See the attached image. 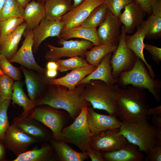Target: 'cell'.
I'll use <instances>...</instances> for the list:
<instances>
[{"label":"cell","mask_w":161,"mask_h":161,"mask_svg":"<svg viewBox=\"0 0 161 161\" xmlns=\"http://www.w3.org/2000/svg\"><path fill=\"white\" fill-rule=\"evenodd\" d=\"M152 122L154 126L156 128H161V117L156 114L152 115Z\"/></svg>","instance_id":"cell-46"},{"label":"cell","mask_w":161,"mask_h":161,"mask_svg":"<svg viewBox=\"0 0 161 161\" xmlns=\"http://www.w3.org/2000/svg\"><path fill=\"white\" fill-rule=\"evenodd\" d=\"M106 0H85L79 6L73 8L61 19L65 27L80 26L91 12Z\"/></svg>","instance_id":"cell-14"},{"label":"cell","mask_w":161,"mask_h":161,"mask_svg":"<svg viewBox=\"0 0 161 161\" xmlns=\"http://www.w3.org/2000/svg\"><path fill=\"white\" fill-rule=\"evenodd\" d=\"M55 157L53 148L50 143L44 144L40 148L27 151L13 161H48Z\"/></svg>","instance_id":"cell-29"},{"label":"cell","mask_w":161,"mask_h":161,"mask_svg":"<svg viewBox=\"0 0 161 161\" xmlns=\"http://www.w3.org/2000/svg\"><path fill=\"white\" fill-rule=\"evenodd\" d=\"M11 100L13 104H17L22 108L24 112L22 114H27L34 108V101L26 95L19 81L14 82Z\"/></svg>","instance_id":"cell-31"},{"label":"cell","mask_w":161,"mask_h":161,"mask_svg":"<svg viewBox=\"0 0 161 161\" xmlns=\"http://www.w3.org/2000/svg\"><path fill=\"white\" fill-rule=\"evenodd\" d=\"M154 114H156L161 117V105L154 108L149 107L147 112V114L150 116Z\"/></svg>","instance_id":"cell-47"},{"label":"cell","mask_w":161,"mask_h":161,"mask_svg":"<svg viewBox=\"0 0 161 161\" xmlns=\"http://www.w3.org/2000/svg\"><path fill=\"white\" fill-rule=\"evenodd\" d=\"M115 99L117 117L123 123L148 121L149 116L147 112L149 106L143 90L132 86L127 88L119 87Z\"/></svg>","instance_id":"cell-2"},{"label":"cell","mask_w":161,"mask_h":161,"mask_svg":"<svg viewBox=\"0 0 161 161\" xmlns=\"http://www.w3.org/2000/svg\"><path fill=\"white\" fill-rule=\"evenodd\" d=\"M126 34L123 25L117 49L112 54L110 59L112 76L116 80L121 72L128 71L132 69L137 57L126 44L125 37Z\"/></svg>","instance_id":"cell-9"},{"label":"cell","mask_w":161,"mask_h":161,"mask_svg":"<svg viewBox=\"0 0 161 161\" xmlns=\"http://www.w3.org/2000/svg\"><path fill=\"white\" fill-rule=\"evenodd\" d=\"M56 62L58 65L57 70L64 72L90 65L84 58L76 56L65 59H58Z\"/></svg>","instance_id":"cell-34"},{"label":"cell","mask_w":161,"mask_h":161,"mask_svg":"<svg viewBox=\"0 0 161 161\" xmlns=\"http://www.w3.org/2000/svg\"><path fill=\"white\" fill-rule=\"evenodd\" d=\"M20 69L24 77L29 98L34 101L44 92L48 84L49 78L45 74L29 69L22 66Z\"/></svg>","instance_id":"cell-18"},{"label":"cell","mask_w":161,"mask_h":161,"mask_svg":"<svg viewBox=\"0 0 161 161\" xmlns=\"http://www.w3.org/2000/svg\"><path fill=\"white\" fill-rule=\"evenodd\" d=\"M6 0H0V11L2 8Z\"/></svg>","instance_id":"cell-54"},{"label":"cell","mask_w":161,"mask_h":161,"mask_svg":"<svg viewBox=\"0 0 161 161\" xmlns=\"http://www.w3.org/2000/svg\"><path fill=\"white\" fill-rule=\"evenodd\" d=\"M58 43L62 46L58 47L46 44L49 49L44 56L47 60L56 61L62 57L76 56L84 58L85 52L94 46L92 42L83 39L66 40L60 38Z\"/></svg>","instance_id":"cell-7"},{"label":"cell","mask_w":161,"mask_h":161,"mask_svg":"<svg viewBox=\"0 0 161 161\" xmlns=\"http://www.w3.org/2000/svg\"><path fill=\"white\" fill-rule=\"evenodd\" d=\"M120 128L110 129L94 134L90 147L101 151H112L128 143L125 138L119 134Z\"/></svg>","instance_id":"cell-12"},{"label":"cell","mask_w":161,"mask_h":161,"mask_svg":"<svg viewBox=\"0 0 161 161\" xmlns=\"http://www.w3.org/2000/svg\"><path fill=\"white\" fill-rule=\"evenodd\" d=\"M148 29L145 39H157L161 37V17L151 14L146 20Z\"/></svg>","instance_id":"cell-35"},{"label":"cell","mask_w":161,"mask_h":161,"mask_svg":"<svg viewBox=\"0 0 161 161\" xmlns=\"http://www.w3.org/2000/svg\"><path fill=\"white\" fill-rule=\"evenodd\" d=\"M118 44L111 45L101 44L95 45L84 54L86 60L91 65L97 67L100 61L106 55L114 52Z\"/></svg>","instance_id":"cell-30"},{"label":"cell","mask_w":161,"mask_h":161,"mask_svg":"<svg viewBox=\"0 0 161 161\" xmlns=\"http://www.w3.org/2000/svg\"><path fill=\"white\" fill-rule=\"evenodd\" d=\"M1 70V67H0V72Z\"/></svg>","instance_id":"cell-56"},{"label":"cell","mask_w":161,"mask_h":161,"mask_svg":"<svg viewBox=\"0 0 161 161\" xmlns=\"http://www.w3.org/2000/svg\"><path fill=\"white\" fill-rule=\"evenodd\" d=\"M64 27L61 21H52L46 18L43 19L39 25L33 30V52L36 53L41 43L47 38L55 36L59 38Z\"/></svg>","instance_id":"cell-17"},{"label":"cell","mask_w":161,"mask_h":161,"mask_svg":"<svg viewBox=\"0 0 161 161\" xmlns=\"http://www.w3.org/2000/svg\"><path fill=\"white\" fill-rule=\"evenodd\" d=\"M139 4L149 15L152 13L151 9L152 0H134Z\"/></svg>","instance_id":"cell-45"},{"label":"cell","mask_w":161,"mask_h":161,"mask_svg":"<svg viewBox=\"0 0 161 161\" xmlns=\"http://www.w3.org/2000/svg\"><path fill=\"white\" fill-rule=\"evenodd\" d=\"M107 10V7L105 2L95 8L80 26L89 28H96L105 18Z\"/></svg>","instance_id":"cell-32"},{"label":"cell","mask_w":161,"mask_h":161,"mask_svg":"<svg viewBox=\"0 0 161 161\" xmlns=\"http://www.w3.org/2000/svg\"><path fill=\"white\" fill-rule=\"evenodd\" d=\"M112 53L105 55L100 61L95 69L81 80L77 85L86 84L92 80H99L108 86H112L117 83L112 75V68L110 63Z\"/></svg>","instance_id":"cell-22"},{"label":"cell","mask_w":161,"mask_h":161,"mask_svg":"<svg viewBox=\"0 0 161 161\" xmlns=\"http://www.w3.org/2000/svg\"><path fill=\"white\" fill-rule=\"evenodd\" d=\"M121 23L119 18L108 8L105 18L97 29L99 38L103 44H117L120 35Z\"/></svg>","instance_id":"cell-15"},{"label":"cell","mask_w":161,"mask_h":161,"mask_svg":"<svg viewBox=\"0 0 161 161\" xmlns=\"http://www.w3.org/2000/svg\"><path fill=\"white\" fill-rule=\"evenodd\" d=\"M117 80L118 85L123 88L131 85L143 90L147 89L157 101L160 100L161 81L151 77L144 62L138 57L132 69L121 72Z\"/></svg>","instance_id":"cell-3"},{"label":"cell","mask_w":161,"mask_h":161,"mask_svg":"<svg viewBox=\"0 0 161 161\" xmlns=\"http://www.w3.org/2000/svg\"><path fill=\"white\" fill-rule=\"evenodd\" d=\"M86 153L92 161H104L100 150L90 148Z\"/></svg>","instance_id":"cell-43"},{"label":"cell","mask_w":161,"mask_h":161,"mask_svg":"<svg viewBox=\"0 0 161 161\" xmlns=\"http://www.w3.org/2000/svg\"><path fill=\"white\" fill-rule=\"evenodd\" d=\"M0 67L5 74L14 80L19 81L21 79L22 74L20 69L12 65L2 54H0Z\"/></svg>","instance_id":"cell-38"},{"label":"cell","mask_w":161,"mask_h":161,"mask_svg":"<svg viewBox=\"0 0 161 161\" xmlns=\"http://www.w3.org/2000/svg\"><path fill=\"white\" fill-rule=\"evenodd\" d=\"M155 128L156 130V145H161V128L155 127Z\"/></svg>","instance_id":"cell-49"},{"label":"cell","mask_w":161,"mask_h":161,"mask_svg":"<svg viewBox=\"0 0 161 161\" xmlns=\"http://www.w3.org/2000/svg\"><path fill=\"white\" fill-rule=\"evenodd\" d=\"M151 7L152 14L161 17V0H152Z\"/></svg>","instance_id":"cell-44"},{"label":"cell","mask_w":161,"mask_h":161,"mask_svg":"<svg viewBox=\"0 0 161 161\" xmlns=\"http://www.w3.org/2000/svg\"><path fill=\"white\" fill-rule=\"evenodd\" d=\"M87 119L89 129L94 134L110 129L120 128L123 123L116 116L99 114L90 107L87 108Z\"/></svg>","instance_id":"cell-16"},{"label":"cell","mask_w":161,"mask_h":161,"mask_svg":"<svg viewBox=\"0 0 161 161\" xmlns=\"http://www.w3.org/2000/svg\"><path fill=\"white\" fill-rule=\"evenodd\" d=\"M37 1L44 3L47 0H36Z\"/></svg>","instance_id":"cell-55"},{"label":"cell","mask_w":161,"mask_h":161,"mask_svg":"<svg viewBox=\"0 0 161 161\" xmlns=\"http://www.w3.org/2000/svg\"><path fill=\"white\" fill-rule=\"evenodd\" d=\"M96 68L91 65L72 70L65 75L58 78H48V84L60 85L69 90L74 89L78 84Z\"/></svg>","instance_id":"cell-24"},{"label":"cell","mask_w":161,"mask_h":161,"mask_svg":"<svg viewBox=\"0 0 161 161\" xmlns=\"http://www.w3.org/2000/svg\"><path fill=\"white\" fill-rule=\"evenodd\" d=\"M5 147L1 140H0V161L5 160Z\"/></svg>","instance_id":"cell-51"},{"label":"cell","mask_w":161,"mask_h":161,"mask_svg":"<svg viewBox=\"0 0 161 161\" xmlns=\"http://www.w3.org/2000/svg\"><path fill=\"white\" fill-rule=\"evenodd\" d=\"M144 49L151 55L152 60L157 64L161 61V48L157 46L144 43Z\"/></svg>","instance_id":"cell-41"},{"label":"cell","mask_w":161,"mask_h":161,"mask_svg":"<svg viewBox=\"0 0 161 161\" xmlns=\"http://www.w3.org/2000/svg\"><path fill=\"white\" fill-rule=\"evenodd\" d=\"M58 65L56 61H49L46 65L47 69L57 70Z\"/></svg>","instance_id":"cell-50"},{"label":"cell","mask_w":161,"mask_h":161,"mask_svg":"<svg viewBox=\"0 0 161 161\" xmlns=\"http://www.w3.org/2000/svg\"><path fill=\"white\" fill-rule=\"evenodd\" d=\"M137 28V31L133 35H130L126 34L125 37L126 44L138 57L142 60L147 66L151 77L155 78V74L152 67L147 62L143 54L144 40L148 29L146 20H143Z\"/></svg>","instance_id":"cell-19"},{"label":"cell","mask_w":161,"mask_h":161,"mask_svg":"<svg viewBox=\"0 0 161 161\" xmlns=\"http://www.w3.org/2000/svg\"><path fill=\"white\" fill-rule=\"evenodd\" d=\"M124 9L119 18L126 33L131 34L143 21L147 13L135 1L126 6Z\"/></svg>","instance_id":"cell-20"},{"label":"cell","mask_w":161,"mask_h":161,"mask_svg":"<svg viewBox=\"0 0 161 161\" xmlns=\"http://www.w3.org/2000/svg\"><path fill=\"white\" fill-rule=\"evenodd\" d=\"M44 3L32 0L24 8L23 18L27 30H33L45 18Z\"/></svg>","instance_id":"cell-26"},{"label":"cell","mask_w":161,"mask_h":161,"mask_svg":"<svg viewBox=\"0 0 161 161\" xmlns=\"http://www.w3.org/2000/svg\"><path fill=\"white\" fill-rule=\"evenodd\" d=\"M49 142L53 148L55 158L59 161H83L89 157L86 152L76 151L61 140L52 138Z\"/></svg>","instance_id":"cell-23"},{"label":"cell","mask_w":161,"mask_h":161,"mask_svg":"<svg viewBox=\"0 0 161 161\" xmlns=\"http://www.w3.org/2000/svg\"><path fill=\"white\" fill-rule=\"evenodd\" d=\"M82 109L79 115L69 126L62 129L59 139L74 145L82 152H86L91 148L94 134L87 119V108Z\"/></svg>","instance_id":"cell-6"},{"label":"cell","mask_w":161,"mask_h":161,"mask_svg":"<svg viewBox=\"0 0 161 161\" xmlns=\"http://www.w3.org/2000/svg\"><path fill=\"white\" fill-rule=\"evenodd\" d=\"M150 161H161V145H156L146 154Z\"/></svg>","instance_id":"cell-42"},{"label":"cell","mask_w":161,"mask_h":161,"mask_svg":"<svg viewBox=\"0 0 161 161\" xmlns=\"http://www.w3.org/2000/svg\"><path fill=\"white\" fill-rule=\"evenodd\" d=\"M24 22L22 17H14L0 21V40L13 32Z\"/></svg>","instance_id":"cell-37"},{"label":"cell","mask_w":161,"mask_h":161,"mask_svg":"<svg viewBox=\"0 0 161 161\" xmlns=\"http://www.w3.org/2000/svg\"><path fill=\"white\" fill-rule=\"evenodd\" d=\"M14 80L5 74L1 70L0 72V103L11 100Z\"/></svg>","instance_id":"cell-36"},{"label":"cell","mask_w":161,"mask_h":161,"mask_svg":"<svg viewBox=\"0 0 161 161\" xmlns=\"http://www.w3.org/2000/svg\"><path fill=\"white\" fill-rule=\"evenodd\" d=\"M24 10L17 0H6L0 11V21L12 17H23Z\"/></svg>","instance_id":"cell-33"},{"label":"cell","mask_w":161,"mask_h":161,"mask_svg":"<svg viewBox=\"0 0 161 161\" xmlns=\"http://www.w3.org/2000/svg\"><path fill=\"white\" fill-rule=\"evenodd\" d=\"M13 123L24 132L41 142L49 141L53 134L42 123L28 114H21L14 118Z\"/></svg>","instance_id":"cell-13"},{"label":"cell","mask_w":161,"mask_h":161,"mask_svg":"<svg viewBox=\"0 0 161 161\" xmlns=\"http://www.w3.org/2000/svg\"><path fill=\"white\" fill-rule=\"evenodd\" d=\"M1 105V104H0V106Z\"/></svg>","instance_id":"cell-57"},{"label":"cell","mask_w":161,"mask_h":161,"mask_svg":"<svg viewBox=\"0 0 161 161\" xmlns=\"http://www.w3.org/2000/svg\"><path fill=\"white\" fill-rule=\"evenodd\" d=\"M73 8L71 0H47L44 4L45 18L61 21L63 16Z\"/></svg>","instance_id":"cell-28"},{"label":"cell","mask_w":161,"mask_h":161,"mask_svg":"<svg viewBox=\"0 0 161 161\" xmlns=\"http://www.w3.org/2000/svg\"><path fill=\"white\" fill-rule=\"evenodd\" d=\"M118 84L108 86L99 80H92L86 83L80 95L81 98L88 101L94 109L106 111L116 116L115 97Z\"/></svg>","instance_id":"cell-4"},{"label":"cell","mask_w":161,"mask_h":161,"mask_svg":"<svg viewBox=\"0 0 161 161\" xmlns=\"http://www.w3.org/2000/svg\"><path fill=\"white\" fill-rule=\"evenodd\" d=\"M38 106L34 108L27 114L49 129L52 133L53 138L59 139L66 123L65 115L59 109L48 105Z\"/></svg>","instance_id":"cell-8"},{"label":"cell","mask_w":161,"mask_h":161,"mask_svg":"<svg viewBox=\"0 0 161 161\" xmlns=\"http://www.w3.org/2000/svg\"><path fill=\"white\" fill-rule=\"evenodd\" d=\"M156 133L155 127L147 120L123 123L119 132L128 142L146 154L156 145Z\"/></svg>","instance_id":"cell-5"},{"label":"cell","mask_w":161,"mask_h":161,"mask_svg":"<svg viewBox=\"0 0 161 161\" xmlns=\"http://www.w3.org/2000/svg\"><path fill=\"white\" fill-rule=\"evenodd\" d=\"M73 3L72 5L73 8L81 4L85 0H73Z\"/></svg>","instance_id":"cell-53"},{"label":"cell","mask_w":161,"mask_h":161,"mask_svg":"<svg viewBox=\"0 0 161 161\" xmlns=\"http://www.w3.org/2000/svg\"><path fill=\"white\" fill-rule=\"evenodd\" d=\"M26 27V24L24 22L11 33L0 40V54H4L8 60L18 50L19 43Z\"/></svg>","instance_id":"cell-25"},{"label":"cell","mask_w":161,"mask_h":161,"mask_svg":"<svg viewBox=\"0 0 161 161\" xmlns=\"http://www.w3.org/2000/svg\"><path fill=\"white\" fill-rule=\"evenodd\" d=\"M86 84L79 85L74 89L70 90L62 85L48 84L43 94L34 101V106L46 105L64 110L74 120L83 108L90 107L91 105L88 101L80 97Z\"/></svg>","instance_id":"cell-1"},{"label":"cell","mask_w":161,"mask_h":161,"mask_svg":"<svg viewBox=\"0 0 161 161\" xmlns=\"http://www.w3.org/2000/svg\"><path fill=\"white\" fill-rule=\"evenodd\" d=\"M60 38L66 40L72 38H80L92 42L94 46L102 44L98 36L96 28L81 26L71 27H64Z\"/></svg>","instance_id":"cell-27"},{"label":"cell","mask_w":161,"mask_h":161,"mask_svg":"<svg viewBox=\"0 0 161 161\" xmlns=\"http://www.w3.org/2000/svg\"><path fill=\"white\" fill-rule=\"evenodd\" d=\"M11 100L4 101L0 106V140L10 126L7 112Z\"/></svg>","instance_id":"cell-39"},{"label":"cell","mask_w":161,"mask_h":161,"mask_svg":"<svg viewBox=\"0 0 161 161\" xmlns=\"http://www.w3.org/2000/svg\"><path fill=\"white\" fill-rule=\"evenodd\" d=\"M19 4L24 8L32 0H17Z\"/></svg>","instance_id":"cell-52"},{"label":"cell","mask_w":161,"mask_h":161,"mask_svg":"<svg viewBox=\"0 0 161 161\" xmlns=\"http://www.w3.org/2000/svg\"><path fill=\"white\" fill-rule=\"evenodd\" d=\"M101 152L104 161H143L144 158L138 147L129 142L115 151Z\"/></svg>","instance_id":"cell-21"},{"label":"cell","mask_w":161,"mask_h":161,"mask_svg":"<svg viewBox=\"0 0 161 161\" xmlns=\"http://www.w3.org/2000/svg\"><path fill=\"white\" fill-rule=\"evenodd\" d=\"M1 141L5 147L17 156L27 151L33 144L40 142L13 123L9 126Z\"/></svg>","instance_id":"cell-10"},{"label":"cell","mask_w":161,"mask_h":161,"mask_svg":"<svg viewBox=\"0 0 161 161\" xmlns=\"http://www.w3.org/2000/svg\"><path fill=\"white\" fill-rule=\"evenodd\" d=\"M58 71L57 70L47 69L45 74L46 76L49 78H54L57 75Z\"/></svg>","instance_id":"cell-48"},{"label":"cell","mask_w":161,"mask_h":161,"mask_svg":"<svg viewBox=\"0 0 161 161\" xmlns=\"http://www.w3.org/2000/svg\"><path fill=\"white\" fill-rule=\"evenodd\" d=\"M134 0H106L108 8L115 16L119 17L122 10Z\"/></svg>","instance_id":"cell-40"},{"label":"cell","mask_w":161,"mask_h":161,"mask_svg":"<svg viewBox=\"0 0 161 161\" xmlns=\"http://www.w3.org/2000/svg\"><path fill=\"white\" fill-rule=\"evenodd\" d=\"M23 35L24 39L21 47L9 61L10 63H18L29 69L45 74L46 68L37 64L33 54V30L26 29Z\"/></svg>","instance_id":"cell-11"}]
</instances>
